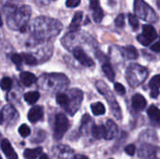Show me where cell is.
I'll return each instance as SVG.
<instances>
[{
  "label": "cell",
  "instance_id": "cell-32",
  "mask_svg": "<svg viewBox=\"0 0 160 159\" xmlns=\"http://www.w3.org/2000/svg\"><path fill=\"white\" fill-rule=\"evenodd\" d=\"M151 50L153 51V52H160V43L158 41V42H156L152 47H151Z\"/></svg>",
  "mask_w": 160,
  "mask_h": 159
},
{
  "label": "cell",
  "instance_id": "cell-16",
  "mask_svg": "<svg viewBox=\"0 0 160 159\" xmlns=\"http://www.w3.org/2000/svg\"><path fill=\"white\" fill-rule=\"evenodd\" d=\"M93 137L97 140H100L106 137V130L104 126H94L92 128Z\"/></svg>",
  "mask_w": 160,
  "mask_h": 159
},
{
  "label": "cell",
  "instance_id": "cell-8",
  "mask_svg": "<svg viewBox=\"0 0 160 159\" xmlns=\"http://www.w3.org/2000/svg\"><path fill=\"white\" fill-rule=\"evenodd\" d=\"M28 120L31 123H37L43 118V108L41 106H34L28 112Z\"/></svg>",
  "mask_w": 160,
  "mask_h": 159
},
{
  "label": "cell",
  "instance_id": "cell-27",
  "mask_svg": "<svg viewBox=\"0 0 160 159\" xmlns=\"http://www.w3.org/2000/svg\"><path fill=\"white\" fill-rule=\"evenodd\" d=\"M11 61L16 65V67H17L18 68H21L22 64V59L21 54H18V53L12 54V55H11Z\"/></svg>",
  "mask_w": 160,
  "mask_h": 159
},
{
  "label": "cell",
  "instance_id": "cell-20",
  "mask_svg": "<svg viewBox=\"0 0 160 159\" xmlns=\"http://www.w3.org/2000/svg\"><path fill=\"white\" fill-rule=\"evenodd\" d=\"M91 111L95 115L98 116V115L104 114L105 112H106V109H105V107H104V105L102 103L97 102V103H94V104L91 105Z\"/></svg>",
  "mask_w": 160,
  "mask_h": 159
},
{
  "label": "cell",
  "instance_id": "cell-12",
  "mask_svg": "<svg viewBox=\"0 0 160 159\" xmlns=\"http://www.w3.org/2000/svg\"><path fill=\"white\" fill-rule=\"evenodd\" d=\"M82 20V11H77L74 14V17L72 19V22L69 25V31L70 32H76L80 29V25Z\"/></svg>",
  "mask_w": 160,
  "mask_h": 159
},
{
  "label": "cell",
  "instance_id": "cell-4",
  "mask_svg": "<svg viewBox=\"0 0 160 159\" xmlns=\"http://www.w3.org/2000/svg\"><path fill=\"white\" fill-rule=\"evenodd\" d=\"M68 120L63 113H58L55 116L53 136L55 140H61L68 129Z\"/></svg>",
  "mask_w": 160,
  "mask_h": 159
},
{
  "label": "cell",
  "instance_id": "cell-37",
  "mask_svg": "<svg viewBox=\"0 0 160 159\" xmlns=\"http://www.w3.org/2000/svg\"><path fill=\"white\" fill-rule=\"evenodd\" d=\"M0 159H2V157H0Z\"/></svg>",
  "mask_w": 160,
  "mask_h": 159
},
{
  "label": "cell",
  "instance_id": "cell-35",
  "mask_svg": "<svg viewBox=\"0 0 160 159\" xmlns=\"http://www.w3.org/2000/svg\"><path fill=\"white\" fill-rule=\"evenodd\" d=\"M3 122V115H2V113L0 112V124Z\"/></svg>",
  "mask_w": 160,
  "mask_h": 159
},
{
  "label": "cell",
  "instance_id": "cell-30",
  "mask_svg": "<svg viewBox=\"0 0 160 159\" xmlns=\"http://www.w3.org/2000/svg\"><path fill=\"white\" fill-rule=\"evenodd\" d=\"M81 0H67L66 1V6L68 7H76L80 5Z\"/></svg>",
  "mask_w": 160,
  "mask_h": 159
},
{
  "label": "cell",
  "instance_id": "cell-21",
  "mask_svg": "<svg viewBox=\"0 0 160 159\" xmlns=\"http://www.w3.org/2000/svg\"><path fill=\"white\" fill-rule=\"evenodd\" d=\"M123 50L125 51L128 58H129V59H137L138 58V55H139L138 54V51H137V49L134 46H131V45L130 46H127Z\"/></svg>",
  "mask_w": 160,
  "mask_h": 159
},
{
  "label": "cell",
  "instance_id": "cell-11",
  "mask_svg": "<svg viewBox=\"0 0 160 159\" xmlns=\"http://www.w3.org/2000/svg\"><path fill=\"white\" fill-rule=\"evenodd\" d=\"M159 85H160V76L156 75L153 77V79L150 81L149 86L152 89L151 97L153 98H157L159 95Z\"/></svg>",
  "mask_w": 160,
  "mask_h": 159
},
{
  "label": "cell",
  "instance_id": "cell-2",
  "mask_svg": "<svg viewBox=\"0 0 160 159\" xmlns=\"http://www.w3.org/2000/svg\"><path fill=\"white\" fill-rule=\"evenodd\" d=\"M34 34L39 38H49L56 36L62 29V24L57 20L45 16L38 17L33 25Z\"/></svg>",
  "mask_w": 160,
  "mask_h": 159
},
{
  "label": "cell",
  "instance_id": "cell-15",
  "mask_svg": "<svg viewBox=\"0 0 160 159\" xmlns=\"http://www.w3.org/2000/svg\"><path fill=\"white\" fill-rule=\"evenodd\" d=\"M42 155V148L38 147L35 149H26L23 152V157L25 159H37Z\"/></svg>",
  "mask_w": 160,
  "mask_h": 159
},
{
  "label": "cell",
  "instance_id": "cell-13",
  "mask_svg": "<svg viewBox=\"0 0 160 159\" xmlns=\"http://www.w3.org/2000/svg\"><path fill=\"white\" fill-rule=\"evenodd\" d=\"M20 79L22 84L25 86H31L37 80L36 76L31 72H22L20 74Z\"/></svg>",
  "mask_w": 160,
  "mask_h": 159
},
{
  "label": "cell",
  "instance_id": "cell-23",
  "mask_svg": "<svg viewBox=\"0 0 160 159\" xmlns=\"http://www.w3.org/2000/svg\"><path fill=\"white\" fill-rule=\"evenodd\" d=\"M56 102L62 107H67L68 103V97L66 94H58L56 96Z\"/></svg>",
  "mask_w": 160,
  "mask_h": 159
},
{
  "label": "cell",
  "instance_id": "cell-6",
  "mask_svg": "<svg viewBox=\"0 0 160 159\" xmlns=\"http://www.w3.org/2000/svg\"><path fill=\"white\" fill-rule=\"evenodd\" d=\"M74 57L84 67H93L94 61L84 52V51L81 47H76L73 51Z\"/></svg>",
  "mask_w": 160,
  "mask_h": 159
},
{
  "label": "cell",
  "instance_id": "cell-36",
  "mask_svg": "<svg viewBox=\"0 0 160 159\" xmlns=\"http://www.w3.org/2000/svg\"><path fill=\"white\" fill-rule=\"evenodd\" d=\"M3 25V21H2V17H1V15H0V27Z\"/></svg>",
  "mask_w": 160,
  "mask_h": 159
},
{
  "label": "cell",
  "instance_id": "cell-34",
  "mask_svg": "<svg viewBox=\"0 0 160 159\" xmlns=\"http://www.w3.org/2000/svg\"><path fill=\"white\" fill-rule=\"evenodd\" d=\"M39 159H49V157H48V156H47V155H45V154H42V155L39 157Z\"/></svg>",
  "mask_w": 160,
  "mask_h": 159
},
{
  "label": "cell",
  "instance_id": "cell-1",
  "mask_svg": "<svg viewBox=\"0 0 160 159\" xmlns=\"http://www.w3.org/2000/svg\"><path fill=\"white\" fill-rule=\"evenodd\" d=\"M4 10L7 15V22L9 28L19 29L21 32H24L31 17V7L27 5L17 7V5L8 2L6 4Z\"/></svg>",
  "mask_w": 160,
  "mask_h": 159
},
{
  "label": "cell",
  "instance_id": "cell-3",
  "mask_svg": "<svg viewBox=\"0 0 160 159\" xmlns=\"http://www.w3.org/2000/svg\"><path fill=\"white\" fill-rule=\"evenodd\" d=\"M135 16L147 22H157L158 15L146 2L143 0H134Z\"/></svg>",
  "mask_w": 160,
  "mask_h": 159
},
{
  "label": "cell",
  "instance_id": "cell-5",
  "mask_svg": "<svg viewBox=\"0 0 160 159\" xmlns=\"http://www.w3.org/2000/svg\"><path fill=\"white\" fill-rule=\"evenodd\" d=\"M157 37H158V33H157L156 29L152 25L144 24L142 26V33L137 37V39L142 45L148 46Z\"/></svg>",
  "mask_w": 160,
  "mask_h": 159
},
{
  "label": "cell",
  "instance_id": "cell-29",
  "mask_svg": "<svg viewBox=\"0 0 160 159\" xmlns=\"http://www.w3.org/2000/svg\"><path fill=\"white\" fill-rule=\"evenodd\" d=\"M114 90L116 91L117 94H119L121 96H123V95L126 94V88H125V86L123 84L119 83V82H115L114 83Z\"/></svg>",
  "mask_w": 160,
  "mask_h": 159
},
{
  "label": "cell",
  "instance_id": "cell-28",
  "mask_svg": "<svg viewBox=\"0 0 160 159\" xmlns=\"http://www.w3.org/2000/svg\"><path fill=\"white\" fill-rule=\"evenodd\" d=\"M114 23L117 27L121 28V27H124L125 26V15L124 14H119L116 18H115V21H114Z\"/></svg>",
  "mask_w": 160,
  "mask_h": 159
},
{
  "label": "cell",
  "instance_id": "cell-31",
  "mask_svg": "<svg viewBox=\"0 0 160 159\" xmlns=\"http://www.w3.org/2000/svg\"><path fill=\"white\" fill-rule=\"evenodd\" d=\"M125 151H126V153H127L128 156H133V155L135 154V152H136V147H135V145L130 144V145H128V146L125 148Z\"/></svg>",
  "mask_w": 160,
  "mask_h": 159
},
{
  "label": "cell",
  "instance_id": "cell-17",
  "mask_svg": "<svg viewBox=\"0 0 160 159\" xmlns=\"http://www.w3.org/2000/svg\"><path fill=\"white\" fill-rule=\"evenodd\" d=\"M147 113H148V116L150 117L151 120L155 121V122H159L160 121V112L159 109L155 106V105H152L148 111H147Z\"/></svg>",
  "mask_w": 160,
  "mask_h": 159
},
{
  "label": "cell",
  "instance_id": "cell-9",
  "mask_svg": "<svg viewBox=\"0 0 160 159\" xmlns=\"http://www.w3.org/2000/svg\"><path fill=\"white\" fill-rule=\"evenodd\" d=\"M1 149L8 159H18V156L15 153L14 149L10 145L8 140H3L1 142Z\"/></svg>",
  "mask_w": 160,
  "mask_h": 159
},
{
  "label": "cell",
  "instance_id": "cell-18",
  "mask_svg": "<svg viewBox=\"0 0 160 159\" xmlns=\"http://www.w3.org/2000/svg\"><path fill=\"white\" fill-rule=\"evenodd\" d=\"M23 98H24V100H25L28 104L33 105V104H35V103L38 100V98H39V93L37 92V91L28 92V93H26V94L23 96Z\"/></svg>",
  "mask_w": 160,
  "mask_h": 159
},
{
  "label": "cell",
  "instance_id": "cell-7",
  "mask_svg": "<svg viewBox=\"0 0 160 159\" xmlns=\"http://www.w3.org/2000/svg\"><path fill=\"white\" fill-rule=\"evenodd\" d=\"M90 8L93 10V20L96 22H100L104 17V12L99 5V0H90Z\"/></svg>",
  "mask_w": 160,
  "mask_h": 159
},
{
  "label": "cell",
  "instance_id": "cell-14",
  "mask_svg": "<svg viewBox=\"0 0 160 159\" xmlns=\"http://www.w3.org/2000/svg\"><path fill=\"white\" fill-rule=\"evenodd\" d=\"M105 130H106V137L105 139L107 140H112L117 133V126L112 123V121H108L105 127Z\"/></svg>",
  "mask_w": 160,
  "mask_h": 159
},
{
  "label": "cell",
  "instance_id": "cell-19",
  "mask_svg": "<svg viewBox=\"0 0 160 159\" xmlns=\"http://www.w3.org/2000/svg\"><path fill=\"white\" fill-rule=\"evenodd\" d=\"M102 70H103V72L105 73V75L107 76V78H108L110 81H112V82L114 81L115 73H114L113 68L112 67V66H111L110 63L106 62L105 64H103V66H102Z\"/></svg>",
  "mask_w": 160,
  "mask_h": 159
},
{
  "label": "cell",
  "instance_id": "cell-26",
  "mask_svg": "<svg viewBox=\"0 0 160 159\" xmlns=\"http://www.w3.org/2000/svg\"><path fill=\"white\" fill-rule=\"evenodd\" d=\"M19 133L20 135L22 137V138H25V137H28L31 133V130L29 128L28 126L26 125H22L20 127H19Z\"/></svg>",
  "mask_w": 160,
  "mask_h": 159
},
{
  "label": "cell",
  "instance_id": "cell-38",
  "mask_svg": "<svg viewBox=\"0 0 160 159\" xmlns=\"http://www.w3.org/2000/svg\"><path fill=\"white\" fill-rule=\"evenodd\" d=\"M52 1H55V0H52Z\"/></svg>",
  "mask_w": 160,
  "mask_h": 159
},
{
  "label": "cell",
  "instance_id": "cell-22",
  "mask_svg": "<svg viewBox=\"0 0 160 159\" xmlns=\"http://www.w3.org/2000/svg\"><path fill=\"white\" fill-rule=\"evenodd\" d=\"M22 62H24L28 66H34L37 64V59L30 53H22L21 54Z\"/></svg>",
  "mask_w": 160,
  "mask_h": 159
},
{
  "label": "cell",
  "instance_id": "cell-33",
  "mask_svg": "<svg viewBox=\"0 0 160 159\" xmlns=\"http://www.w3.org/2000/svg\"><path fill=\"white\" fill-rule=\"evenodd\" d=\"M74 159H88V157L85 156H82V155H78L77 157H75Z\"/></svg>",
  "mask_w": 160,
  "mask_h": 159
},
{
  "label": "cell",
  "instance_id": "cell-24",
  "mask_svg": "<svg viewBox=\"0 0 160 159\" xmlns=\"http://www.w3.org/2000/svg\"><path fill=\"white\" fill-rule=\"evenodd\" d=\"M11 85H12V82L9 78L8 77H5L3 78L1 81H0V87L2 90L4 91H8L11 88Z\"/></svg>",
  "mask_w": 160,
  "mask_h": 159
},
{
  "label": "cell",
  "instance_id": "cell-25",
  "mask_svg": "<svg viewBox=\"0 0 160 159\" xmlns=\"http://www.w3.org/2000/svg\"><path fill=\"white\" fill-rule=\"evenodd\" d=\"M128 21H129V24L132 26L133 30H135V31L138 30V28H139V20L135 16V14L129 13L128 14Z\"/></svg>",
  "mask_w": 160,
  "mask_h": 159
},
{
  "label": "cell",
  "instance_id": "cell-10",
  "mask_svg": "<svg viewBox=\"0 0 160 159\" xmlns=\"http://www.w3.org/2000/svg\"><path fill=\"white\" fill-rule=\"evenodd\" d=\"M146 99L144 98L143 96L140 95V94H136L133 97H132V106L135 110L137 111H142L145 109L146 107Z\"/></svg>",
  "mask_w": 160,
  "mask_h": 159
}]
</instances>
